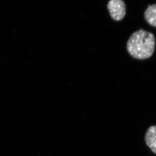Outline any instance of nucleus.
I'll use <instances>...</instances> for the list:
<instances>
[{
    "label": "nucleus",
    "instance_id": "obj_4",
    "mask_svg": "<svg viewBox=\"0 0 156 156\" xmlns=\"http://www.w3.org/2000/svg\"><path fill=\"white\" fill-rule=\"evenodd\" d=\"M144 17L149 25L156 27V4L148 6L144 13Z\"/></svg>",
    "mask_w": 156,
    "mask_h": 156
},
{
    "label": "nucleus",
    "instance_id": "obj_1",
    "mask_svg": "<svg viewBox=\"0 0 156 156\" xmlns=\"http://www.w3.org/2000/svg\"><path fill=\"white\" fill-rule=\"evenodd\" d=\"M155 47L156 39L154 34L143 29L133 33L127 44L129 54L133 58L140 60L151 57Z\"/></svg>",
    "mask_w": 156,
    "mask_h": 156
},
{
    "label": "nucleus",
    "instance_id": "obj_3",
    "mask_svg": "<svg viewBox=\"0 0 156 156\" xmlns=\"http://www.w3.org/2000/svg\"><path fill=\"white\" fill-rule=\"evenodd\" d=\"M145 141L149 147L156 154V126L148 129L145 135Z\"/></svg>",
    "mask_w": 156,
    "mask_h": 156
},
{
    "label": "nucleus",
    "instance_id": "obj_2",
    "mask_svg": "<svg viewBox=\"0 0 156 156\" xmlns=\"http://www.w3.org/2000/svg\"><path fill=\"white\" fill-rule=\"evenodd\" d=\"M107 8L112 19L120 21L126 14V5L122 0H111L108 3Z\"/></svg>",
    "mask_w": 156,
    "mask_h": 156
}]
</instances>
